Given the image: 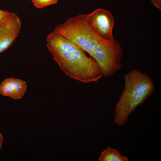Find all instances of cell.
I'll return each mask as SVG.
<instances>
[{"label": "cell", "instance_id": "1", "mask_svg": "<svg viewBox=\"0 0 161 161\" xmlns=\"http://www.w3.org/2000/svg\"><path fill=\"white\" fill-rule=\"evenodd\" d=\"M74 43L89 54L98 64L103 75L109 74L120 65L123 49L115 39L105 40L93 31L86 14L67 19L56 25L53 31Z\"/></svg>", "mask_w": 161, "mask_h": 161}, {"label": "cell", "instance_id": "2", "mask_svg": "<svg viewBox=\"0 0 161 161\" xmlns=\"http://www.w3.org/2000/svg\"><path fill=\"white\" fill-rule=\"evenodd\" d=\"M46 46L53 60L70 78L83 83L97 82L103 76L92 58L69 40L53 31L46 38Z\"/></svg>", "mask_w": 161, "mask_h": 161}, {"label": "cell", "instance_id": "3", "mask_svg": "<svg viewBox=\"0 0 161 161\" xmlns=\"http://www.w3.org/2000/svg\"><path fill=\"white\" fill-rule=\"evenodd\" d=\"M124 79V89L114 110V122L120 126L126 123L130 115L152 95L155 90L151 77L137 69L126 73Z\"/></svg>", "mask_w": 161, "mask_h": 161}, {"label": "cell", "instance_id": "4", "mask_svg": "<svg viewBox=\"0 0 161 161\" xmlns=\"http://www.w3.org/2000/svg\"><path fill=\"white\" fill-rule=\"evenodd\" d=\"M86 18L89 25L100 37L108 41L114 39L112 33L114 20L110 12L98 8L86 14Z\"/></svg>", "mask_w": 161, "mask_h": 161}, {"label": "cell", "instance_id": "5", "mask_svg": "<svg viewBox=\"0 0 161 161\" xmlns=\"http://www.w3.org/2000/svg\"><path fill=\"white\" fill-rule=\"evenodd\" d=\"M21 22L15 13L9 12L0 20V53L7 49L18 37Z\"/></svg>", "mask_w": 161, "mask_h": 161}, {"label": "cell", "instance_id": "6", "mask_svg": "<svg viewBox=\"0 0 161 161\" xmlns=\"http://www.w3.org/2000/svg\"><path fill=\"white\" fill-rule=\"evenodd\" d=\"M27 88L25 81L9 78L4 79L0 84V94L14 100H18L23 97Z\"/></svg>", "mask_w": 161, "mask_h": 161}, {"label": "cell", "instance_id": "7", "mask_svg": "<svg viewBox=\"0 0 161 161\" xmlns=\"http://www.w3.org/2000/svg\"><path fill=\"white\" fill-rule=\"evenodd\" d=\"M99 161H128V158L121 155L115 148L108 147L101 153Z\"/></svg>", "mask_w": 161, "mask_h": 161}, {"label": "cell", "instance_id": "8", "mask_svg": "<svg viewBox=\"0 0 161 161\" xmlns=\"http://www.w3.org/2000/svg\"><path fill=\"white\" fill-rule=\"evenodd\" d=\"M37 8H42L57 3L58 0H31Z\"/></svg>", "mask_w": 161, "mask_h": 161}, {"label": "cell", "instance_id": "9", "mask_svg": "<svg viewBox=\"0 0 161 161\" xmlns=\"http://www.w3.org/2000/svg\"><path fill=\"white\" fill-rule=\"evenodd\" d=\"M151 3L157 8L161 9V0H150Z\"/></svg>", "mask_w": 161, "mask_h": 161}, {"label": "cell", "instance_id": "10", "mask_svg": "<svg viewBox=\"0 0 161 161\" xmlns=\"http://www.w3.org/2000/svg\"><path fill=\"white\" fill-rule=\"evenodd\" d=\"M9 12L7 10H0V20L7 15Z\"/></svg>", "mask_w": 161, "mask_h": 161}, {"label": "cell", "instance_id": "11", "mask_svg": "<svg viewBox=\"0 0 161 161\" xmlns=\"http://www.w3.org/2000/svg\"><path fill=\"white\" fill-rule=\"evenodd\" d=\"M3 139V136L0 132V150L2 148Z\"/></svg>", "mask_w": 161, "mask_h": 161}]
</instances>
